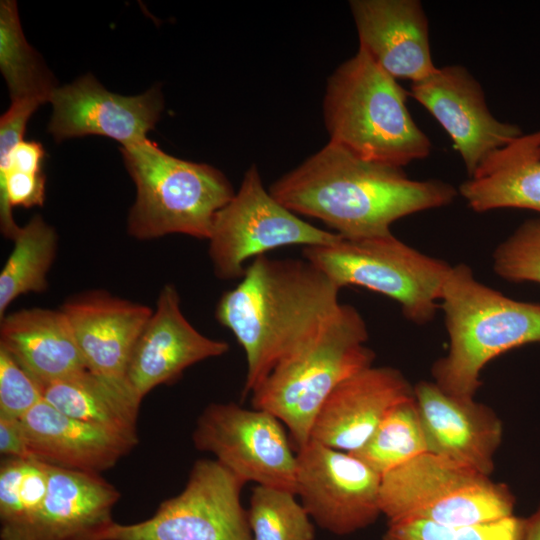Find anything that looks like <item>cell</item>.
<instances>
[{
    "label": "cell",
    "instance_id": "obj_26",
    "mask_svg": "<svg viewBox=\"0 0 540 540\" xmlns=\"http://www.w3.org/2000/svg\"><path fill=\"white\" fill-rule=\"evenodd\" d=\"M0 70L11 101L38 98L47 102L57 88L51 71L25 39L14 0L0 2Z\"/></svg>",
    "mask_w": 540,
    "mask_h": 540
},
{
    "label": "cell",
    "instance_id": "obj_21",
    "mask_svg": "<svg viewBox=\"0 0 540 540\" xmlns=\"http://www.w3.org/2000/svg\"><path fill=\"white\" fill-rule=\"evenodd\" d=\"M31 458L65 469L98 473L115 466L138 436L75 419L45 400L22 419Z\"/></svg>",
    "mask_w": 540,
    "mask_h": 540
},
{
    "label": "cell",
    "instance_id": "obj_11",
    "mask_svg": "<svg viewBox=\"0 0 540 540\" xmlns=\"http://www.w3.org/2000/svg\"><path fill=\"white\" fill-rule=\"evenodd\" d=\"M192 441L244 482L295 493L297 453L283 423L270 412L211 403L199 415Z\"/></svg>",
    "mask_w": 540,
    "mask_h": 540
},
{
    "label": "cell",
    "instance_id": "obj_24",
    "mask_svg": "<svg viewBox=\"0 0 540 540\" xmlns=\"http://www.w3.org/2000/svg\"><path fill=\"white\" fill-rule=\"evenodd\" d=\"M43 399L75 419L137 436L143 399L127 379L105 378L85 370L46 385Z\"/></svg>",
    "mask_w": 540,
    "mask_h": 540
},
{
    "label": "cell",
    "instance_id": "obj_7",
    "mask_svg": "<svg viewBox=\"0 0 540 540\" xmlns=\"http://www.w3.org/2000/svg\"><path fill=\"white\" fill-rule=\"evenodd\" d=\"M514 507L507 485L429 452L381 477L380 508L388 523L479 525L513 516Z\"/></svg>",
    "mask_w": 540,
    "mask_h": 540
},
{
    "label": "cell",
    "instance_id": "obj_20",
    "mask_svg": "<svg viewBox=\"0 0 540 540\" xmlns=\"http://www.w3.org/2000/svg\"><path fill=\"white\" fill-rule=\"evenodd\" d=\"M61 309L87 369L105 378L127 379L133 349L153 310L103 290L77 294Z\"/></svg>",
    "mask_w": 540,
    "mask_h": 540
},
{
    "label": "cell",
    "instance_id": "obj_15",
    "mask_svg": "<svg viewBox=\"0 0 540 540\" xmlns=\"http://www.w3.org/2000/svg\"><path fill=\"white\" fill-rule=\"evenodd\" d=\"M229 349L224 340L211 339L192 326L181 310L177 289L166 284L135 344L127 379L143 399L155 387L174 382L190 366Z\"/></svg>",
    "mask_w": 540,
    "mask_h": 540
},
{
    "label": "cell",
    "instance_id": "obj_10",
    "mask_svg": "<svg viewBox=\"0 0 540 540\" xmlns=\"http://www.w3.org/2000/svg\"><path fill=\"white\" fill-rule=\"evenodd\" d=\"M341 238L282 205L264 187L257 166L252 164L238 191L215 216L208 253L217 278L234 280L243 277L247 260L272 249L330 245Z\"/></svg>",
    "mask_w": 540,
    "mask_h": 540
},
{
    "label": "cell",
    "instance_id": "obj_34",
    "mask_svg": "<svg viewBox=\"0 0 540 540\" xmlns=\"http://www.w3.org/2000/svg\"><path fill=\"white\" fill-rule=\"evenodd\" d=\"M522 540H540V504L528 518H524Z\"/></svg>",
    "mask_w": 540,
    "mask_h": 540
},
{
    "label": "cell",
    "instance_id": "obj_19",
    "mask_svg": "<svg viewBox=\"0 0 540 540\" xmlns=\"http://www.w3.org/2000/svg\"><path fill=\"white\" fill-rule=\"evenodd\" d=\"M119 498L101 474L50 465L42 506L26 525L0 540H93L114 522Z\"/></svg>",
    "mask_w": 540,
    "mask_h": 540
},
{
    "label": "cell",
    "instance_id": "obj_6",
    "mask_svg": "<svg viewBox=\"0 0 540 540\" xmlns=\"http://www.w3.org/2000/svg\"><path fill=\"white\" fill-rule=\"evenodd\" d=\"M120 150L136 186L128 234L138 240L169 234L208 240L217 212L235 194L225 174L205 163L176 158L149 139Z\"/></svg>",
    "mask_w": 540,
    "mask_h": 540
},
{
    "label": "cell",
    "instance_id": "obj_30",
    "mask_svg": "<svg viewBox=\"0 0 540 540\" xmlns=\"http://www.w3.org/2000/svg\"><path fill=\"white\" fill-rule=\"evenodd\" d=\"M524 518L515 515L485 524L447 526L427 520L388 523L382 540H522Z\"/></svg>",
    "mask_w": 540,
    "mask_h": 540
},
{
    "label": "cell",
    "instance_id": "obj_33",
    "mask_svg": "<svg viewBox=\"0 0 540 540\" xmlns=\"http://www.w3.org/2000/svg\"><path fill=\"white\" fill-rule=\"evenodd\" d=\"M0 453L10 458H31L21 419L0 417Z\"/></svg>",
    "mask_w": 540,
    "mask_h": 540
},
{
    "label": "cell",
    "instance_id": "obj_25",
    "mask_svg": "<svg viewBox=\"0 0 540 540\" xmlns=\"http://www.w3.org/2000/svg\"><path fill=\"white\" fill-rule=\"evenodd\" d=\"M13 241L0 273V319L17 297L47 289V274L57 252V233L39 215L21 227Z\"/></svg>",
    "mask_w": 540,
    "mask_h": 540
},
{
    "label": "cell",
    "instance_id": "obj_32",
    "mask_svg": "<svg viewBox=\"0 0 540 540\" xmlns=\"http://www.w3.org/2000/svg\"><path fill=\"white\" fill-rule=\"evenodd\" d=\"M43 400L42 387L0 348V417L20 420Z\"/></svg>",
    "mask_w": 540,
    "mask_h": 540
},
{
    "label": "cell",
    "instance_id": "obj_28",
    "mask_svg": "<svg viewBox=\"0 0 540 540\" xmlns=\"http://www.w3.org/2000/svg\"><path fill=\"white\" fill-rule=\"evenodd\" d=\"M50 465L35 458L4 457L0 465V535L26 525L45 499Z\"/></svg>",
    "mask_w": 540,
    "mask_h": 540
},
{
    "label": "cell",
    "instance_id": "obj_27",
    "mask_svg": "<svg viewBox=\"0 0 540 540\" xmlns=\"http://www.w3.org/2000/svg\"><path fill=\"white\" fill-rule=\"evenodd\" d=\"M415 398L395 405L368 441L352 453L381 476L427 453Z\"/></svg>",
    "mask_w": 540,
    "mask_h": 540
},
{
    "label": "cell",
    "instance_id": "obj_12",
    "mask_svg": "<svg viewBox=\"0 0 540 540\" xmlns=\"http://www.w3.org/2000/svg\"><path fill=\"white\" fill-rule=\"evenodd\" d=\"M296 453L295 493L321 529L346 536L382 514V476L357 456L312 440Z\"/></svg>",
    "mask_w": 540,
    "mask_h": 540
},
{
    "label": "cell",
    "instance_id": "obj_1",
    "mask_svg": "<svg viewBox=\"0 0 540 540\" xmlns=\"http://www.w3.org/2000/svg\"><path fill=\"white\" fill-rule=\"evenodd\" d=\"M269 191L295 214L322 221L344 239L392 234L400 218L449 205L458 195L449 183L410 179L402 167L362 159L330 141Z\"/></svg>",
    "mask_w": 540,
    "mask_h": 540
},
{
    "label": "cell",
    "instance_id": "obj_5",
    "mask_svg": "<svg viewBox=\"0 0 540 540\" xmlns=\"http://www.w3.org/2000/svg\"><path fill=\"white\" fill-rule=\"evenodd\" d=\"M367 325L356 308L340 304L307 347L279 363L251 393L253 408L270 412L289 431L296 452L310 440L314 420L331 392L370 367Z\"/></svg>",
    "mask_w": 540,
    "mask_h": 540
},
{
    "label": "cell",
    "instance_id": "obj_2",
    "mask_svg": "<svg viewBox=\"0 0 540 540\" xmlns=\"http://www.w3.org/2000/svg\"><path fill=\"white\" fill-rule=\"evenodd\" d=\"M340 288L304 259H253L241 281L219 299L215 317L242 346V396L281 362L307 347L337 311Z\"/></svg>",
    "mask_w": 540,
    "mask_h": 540
},
{
    "label": "cell",
    "instance_id": "obj_3",
    "mask_svg": "<svg viewBox=\"0 0 540 540\" xmlns=\"http://www.w3.org/2000/svg\"><path fill=\"white\" fill-rule=\"evenodd\" d=\"M408 96L358 48L327 79L323 118L329 141L362 159L402 168L425 159L432 143L413 120Z\"/></svg>",
    "mask_w": 540,
    "mask_h": 540
},
{
    "label": "cell",
    "instance_id": "obj_29",
    "mask_svg": "<svg viewBox=\"0 0 540 540\" xmlns=\"http://www.w3.org/2000/svg\"><path fill=\"white\" fill-rule=\"evenodd\" d=\"M252 540H314L315 527L297 495L256 485L247 509Z\"/></svg>",
    "mask_w": 540,
    "mask_h": 540
},
{
    "label": "cell",
    "instance_id": "obj_4",
    "mask_svg": "<svg viewBox=\"0 0 540 540\" xmlns=\"http://www.w3.org/2000/svg\"><path fill=\"white\" fill-rule=\"evenodd\" d=\"M449 351L432 366L446 393L473 398L484 366L514 348L540 344V303L517 301L477 281L470 267H451L441 293Z\"/></svg>",
    "mask_w": 540,
    "mask_h": 540
},
{
    "label": "cell",
    "instance_id": "obj_8",
    "mask_svg": "<svg viewBox=\"0 0 540 540\" xmlns=\"http://www.w3.org/2000/svg\"><path fill=\"white\" fill-rule=\"evenodd\" d=\"M303 257L340 289L364 287L392 298L419 325L435 315L452 266L403 243L393 234L304 247Z\"/></svg>",
    "mask_w": 540,
    "mask_h": 540
},
{
    "label": "cell",
    "instance_id": "obj_13",
    "mask_svg": "<svg viewBox=\"0 0 540 540\" xmlns=\"http://www.w3.org/2000/svg\"><path fill=\"white\" fill-rule=\"evenodd\" d=\"M409 95L438 121L460 154L469 177L496 150L523 134L489 110L484 90L461 65H448L412 83Z\"/></svg>",
    "mask_w": 540,
    "mask_h": 540
},
{
    "label": "cell",
    "instance_id": "obj_22",
    "mask_svg": "<svg viewBox=\"0 0 540 540\" xmlns=\"http://www.w3.org/2000/svg\"><path fill=\"white\" fill-rule=\"evenodd\" d=\"M0 348L42 389L88 370L62 309H21L0 319Z\"/></svg>",
    "mask_w": 540,
    "mask_h": 540
},
{
    "label": "cell",
    "instance_id": "obj_31",
    "mask_svg": "<svg viewBox=\"0 0 540 540\" xmlns=\"http://www.w3.org/2000/svg\"><path fill=\"white\" fill-rule=\"evenodd\" d=\"M493 269L508 281L540 283V218L523 222L496 248Z\"/></svg>",
    "mask_w": 540,
    "mask_h": 540
},
{
    "label": "cell",
    "instance_id": "obj_16",
    "mask_svg": "<svg viewBox=\"0 0 540 540\" xmlns=\"http://www.w3.org/2000/svg\"><path fill=\"white\" fill-rule=\"evenodd\" d=\"M414 398L428 452L490 476L503 435L495 412L473 398L450 395L425 380L414 386Z\"/></svg>",
    "mask_w": 540,
    "mask_h": 540
},
{
    "label": "cell",
    "instance_id": "obj_23",
    "mask_svg": "<svg viewBox=\"0 0 540 540\" xmlns=\"http://www.w3.org/2000/svg\"><path fill=\"white\" fill-rule=\"evenodd\" d=\"M475 212L499 208L540 213V130L492 153L458 191Z\"/></svg>",
    "mask_w": 540,
    "mask_h": 540
},
{
    "label": "cell",
    "instance_id": "obj_17",
    "mask_svg": "<svg viewBox=\"0 0 540 540\" xmlns=\"http://www.w3.org/2000/svg\"><path fill=\"white\" fill-rule=\"evenodd\" d=\"M413 397L414 387L398 369L367 367L331 392L314 420L310 440L354 453L395 405Z\"/></svg>",
    "mask_w": 540,
    "mask_h": 540
},
{
    "label": "cell",
    "instance_id": "obj_9",
    "mask_svg": "<svg viewBox=\"0 0 540 540\" xmlns=\"http://www.w3.org/2000/svg\"><path fill=\"white\" fill-rule=\"evenodd\" d=\"M246 484L215 459L194 462L180 493L149 518L113 522L93 540H252L241 502Z\"/></svg>",
    "mask_w": 540,
    "mask_h": 540
},
{
    "label": "cell",
    "instance_id": "obj_18",
    "mask_svg": "<svg viewBox=\"0 0 540 540\" xmlns=\"http://www.w3.org/2000/svg\"><path fill=\"white\" fill-rule=\"evenodd\" d=\"M359 46L393 78L419 82L435 66L429 22L418 0H351Z\"/></svg>",
    "mask_w": 540,
    "mask_h": 540
},
{
    "label": "cell",
    "instance_id": "obj_14",
    "mask_svg": "<svg viewBox=\"0 0 540 540\" xmlns=\"http://www.w3.org/2000/svg\"><path fill=\"white\" fill-rule=\"evenodd\" d=\"M48 132L57 142L86 135L109 137L131 146L155 128L164 102L159 87L143 94L123 96L106 90L93 75L57 87L51 97Z\"/></svg>",
    "mask_w": 540,
    "mask_h": 540
}]
</instances>
